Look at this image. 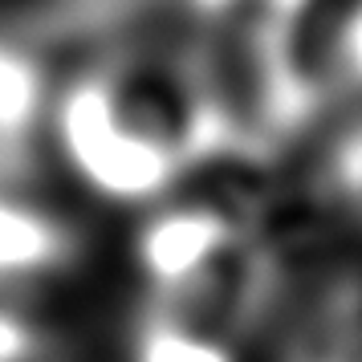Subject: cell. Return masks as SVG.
Segmentation results:
<instances>
[{
    "instance_id": "cell-1",
    "label": "cell",
    "mask_w": 362,
    "mask_h": 362,
    "mask_svg": "<svg viewBox=\"0 0 362 362\" xmlns=\"http://www.w3.org/2000/svg\"><path fill=\"white\" fill-rule=\"evenodd\" d=\"M45 131L69 175L118 208H155L236 143L212 62L183 45H134L78 66L53 86Z\"/></svg>"
},
{
    "instance_id": "cell-2",
    "label": "cell",
    "mask_w": 362,
    "mask_h": 362,
    "mask_svg": "<svg viewBox=\"0 0 362 362\" xmlns=\"http://www.w3.org/2000/svg\"><path fill=\"white\" fill-rule=\"evenodd\" d=\"M248 236V224L220 204H163L134 236V264L151 297H167L208 273L228 248Z\"/></svg>"
},
{
    "instance_id": "cell-3",
    "label": "cell",
    "mask_w": 362,
    "mask_h": 362,
    "mask_svg": "<svg viewBox=\"0 0 362 362\" xmlns=\"http://www.w3.org/2000/svg\"><path fill=\"white\" fill-rule=\"evenodd\" d=\"M78 257V232L66 216L25 192V175L0 171V285L49 277Z\"/></svg>"
},
{
    "instance_id": "cell-4",
    "label": "cell",
    "mask_w": 362,
    "mask_h": 362,
    "mask_svg": "<svg viewBox=\"0 0 362 362\" xmlns=\"http://www.w3.org/2000/svg\"><path fill=\"white\" fill-rule=\"evenodd\" d=\"M57 74L33 41L0 29V171L25 175L29 151L45 131Z\"/></svg>"
},
{
    "instance_id": "cell-5",
    "label": "cell",
    "mask_w": 362,
    "mask_h": 362,
    "mask_svg": "<svg viewBox=\"0 0 362 362\" xmlns=\"http://www.w3.org/2000/svg\"><path fill=\"white\" fill-rule=\"evenodd\" d=\"M281 362H362V281L317 285L285 334Z\"/></svg>"
},
{
    "instance_id": "cell-6",
    "label": "cell",
    "mask_w": 362,
    "mask_h": 362,
    "mask_svg": "<svg viewBox=\"0 0 362 362\" xmlns=\"http://www.w3.org/2000/svg\"><path fill=\"white\" fill-rule=\"evenodd\" d=\"M131 362H236V354L228 338L175 322L147 305L131 338Z\"/></svg>"
},
{
    "instance_id": "cell-7",
    "label": "cell",
    "mask_w": 362,
    "mask_h": 362,
    "mask_svg": "<svg viewBox=\"0 0 362 362\" xmlns=\"http://www.w3.org/2000/svg\"><path fill=\"white\" fill-rule=\"evenodd\" d=\"M313 74L322 98L334 90L362 94V0H346L329 13L322 41H313Z\"/></svg>"
},
{
    "instance_id": "cell-8",
    "label": "cell",
    "mask_w": 362,
    "mask_h": 362,
    "mask_svg": "<svg viewBox=\"0 0 362 362\" xmlns=\"http://www.w3.org/2000/svg\"><path fill=\"white\" fill-rule=\"evenodd\" d=\"M329 183L338 199L350 208V216L362 224V122H354L338 139V147L329 155Z\"/></svg>"
},
{
    "instance_id": "cell-9",
    "label": "cell",
    "mask_w": 362,
    "mask_h": 362,
    "mask_svg": "<svg viewBox=\"0 0 362 362\" xmlns=\"http://www.w3.org/2000/svg\"><path fill=\"white\" fill-rule=\"evenodd\" d=\"M45 334L29 313L0 305V362H41Z\"/></svg>"
}]
</instances>
